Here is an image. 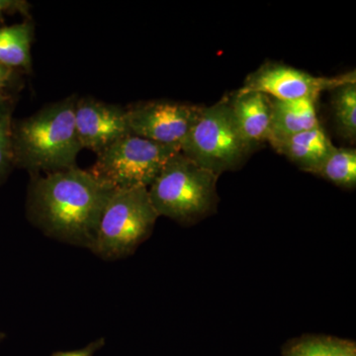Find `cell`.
I'll use <instances>...</instances> for the list:
<instances>
[{
    "instance_id": "obj_18",
    "label": "cell",
    "mask_w": 356,
    "mask_h": 356,
    "mask_svg": "<svg viewBox=\"0 0 356 356\" xmlns=\"http://www.w3.org/2000/svg\"><path fill=\"white\" fill-rule=\"evenodd\" d=\"M104 344V339H96V341L88 344L86 348H81V350L58 351V353H54L51 356H93L95 355V353H97L100 348H103Z\"/></svg>"
},
{
    "instance_id": "obj_21",
    "label": "cell",
    "mask_w": 356,
    "mask_h": 356,
    "mask_svg": "<svg viewBox=\"0 0 356 356\" xmlns=\"http://www.w3.org/2000/svg\"><path fill=\"white\" fill-rule=\"evenodd\" d=\"M4 86H6V84L0 83V102H6V97H4V95H3Z\"/></svg>"
},
{
    "instance_id": "obj_20",
    "label": "cell",
    "mask_w": 356,
    "mask_h": 356,
    "mask_svg": "<svg viewBox=\"0 0 356 356\" xmlns=\"http://www.w3.org/2000/svg\"><path fill=\"white\" fill-rule=\"evenodd\" d=\"M13 76V70L0 65V83L6 84Z\"/></svg>"
},
{
    "instance_id": "obj_12",
    "label": "cell",
    "mask_w": 356,
    "mask_h": 356,
    "mask_svg": "<svg viewBox=\"0 0 356 356\" xmlns=\"http://www.w3.org/2000/svg\"><path fill=\"white\" fill-rule=\"evenodd\" d=\"M320 125L315 100L308 98L277 100L273 98L268 143L284 139Z\"/></svg>"
},
{
    "instance_id": "obj_8",
    "label": "cell",
    "mask_w": 356,
    "mask_h": 356,
    "mask_svg": "<svg viewBox=\"0 0 356 356\" xmlns=\"http://www.w3.org/2000/svg\"><path fill=\"white\" fill-rule=\"evenodd\" d=\"M200 106L168 102L145 103L127 109L131 135L180 147L197 119Z\"/></svg>"
},
{
    "instance_id": "obj_19",
    "label": "cell",
    "mask_w": 356,
    "mask_h": 356,
    "mask_svg": "<svg viewBox=\"0 0 356 356\" xmlns=\"http://www.w3.org/2000/svg\"><path fill=\"white\" fill-rule=\"evenodd\" d=\"M27 3L18 0H0V17L2 14L13 13V11L25 10Z\"/></svg>"
},
{
    "instance_id": "obj_5",
    "label": "cell",
    "mask_w": 356,
    "mask_h": 356,
    "mask_svg": "<svg viewBox=\"0 0 356 356\" xmlns=\"http://www.w3.org/2000/svg\"><path fill=\"white\" fill-rule=\"evenodd\" d=\"M180 152L218 177L242 165L250 151L236 127L229 98L201 107Z\"/></svg>"
},
{
    "instance_id": "obj_1",
    "label": "cell",
    "mask_w": 356,
    "mask_h": 356,
    "mask_svg": "<svg viewBox=\"0 0 356 356\" xmlns=\"http://www.w3.org/2000/svg\"><path fill=\"white\" fill-rule=\"evenodd\" d=\"M114 191L76 166L33 177L28 188L27 217L54 240L90 250Z\"/></svg>"
},
{
    "instance_id": "obj_2",
    "label": "cell",
    "mask_w": 356,
    "mask_h": 356,
    "mask_svg": "<svg viewBox=\"0 0 356 356\" xmlns=\"http://www.w3.org/2000/svg\"><path fill=\"white\" fill-rule=\"evenodd\" d=\"M76 96L54 103L13 126L14 165L31 173L74 168L83 149L77 139Z\"/></svg>"
},
{
    "instance_id": "obj_15",
    "label": "cell",
    "mask_w": 356,
    "mask_h": 356,
    "mask_svg": "<svg viewBox=\"0 0 356 356\" xmlns=\"http://www.w3.org/2000/svg\"><path fill=\"white\" fill-rule=\"evenodd\" d=\"M332 106L337 129L344 139L356 138V81L332 89Z\"/></svg>"
},
{
    "instance_id": "obj_3",
    "label": "cell",
    "mask_w": 356,
    "mask_h": 356,
    "mask_svg": "<svg viewBox=\"0 0 356 356\" xmlns=\"http://www.w3.org/2000/svg\"><path fill=\"white\" fill-rule=\"evenodd\" d=\"M218 177L178 152L168 159L147 191L159 217L188 224L215 210Z\"/></svg>"
},
{
    "instance_id": "obj_22",
    "label": "cell",
    "mask_w": 356,
    "mask_h": 356,
    "mask_svg": "<svg viewBox=\"0 0 356 356\" xmlns=\"http://www.w3.org/2000/svg\"><path fill=\"white\" fill-rule=\"evenodd\" d=\"M6 334L4 332H0V343H1L2 341H3L4 339H6Z\"/></svg>"
},
{
    "instance_id": "obj_16",
    "label": "cell",
    "mask_w": 356,
    "mask_h": 356,
    "mask_svg": "<svg viewBox=\"0 0 356 356\" xmlns=\"http://www.w3.org/2000/svg\"><path fill=\"white\" fill-rule=\"evenodd\" d=\"M337 186L355 188L356 185L355 149H336L325 159L318 175Z\"/></svg>"
},
{
    "instance_id": "obj_4",
    "label": "cell",
    "mask_w": 356,
    "mask_h": 356,
    "mask_svg": "<svg viewBox=\"0 0 356 356\" xmlns=\"http://www.w3.org/2000/svg\"><path fill=\"white\" fill-rule=\"evenodd\" d=\"M159 217L147 188L115 189L89 250L105 261L127 257L151 236Z\"/></svg>"
},
{
    "instance_id": "obj_17",
    "label": "cell",
    "mask_w": 356,
    "mask_h": 356,
    "mask_svg": "<svg viewBox=\"0 0 356 356\" xmlns=\"http://www.w3.org/2000/svg\"><path fill=\"white\" fill-rule=\"evenodd\" d=\"M13 120L6 102H0V184L6 181L13 163Z\"/></svg>"
},
{
    "instance_id": "obj_7",
    "label": "cell",
    "mask_w": 356,
    "mask_h": 356,
    "mask_svg": "<svg viewBox=\"0 0 356 356\" xmlns=\"http://www.w3.org/2000/svg\"><path fill=\"white\" fill-rule=\"evenodd\" d=\"M355 81V72L336 77H318L289 65L269 64L250 74L238 91H257L277 100L308 98L317 102L324 91Z\"/></svg>"
},
{
    "instance_id": "obj_10",
    "label": "cell",
    "mask_w": 356,
    "mask_h": 356,
    "mask_svg": "<svg viewBox=\"0 0 356 356\" xmlns=\"http://www.w3.org/2000/svg\"><path fill=\"white\" fill-rule=\"evenodd\" d=\"M229 103L236 127L250 151L268 142L273 98L257 91H238L229 98Z\"/></svg>"
},
{
    "instance_id": "obj_9",
    "label": "cell",
    "mask_w": 356,
    "mask_h": 356,
    "mask_svg": "<svg viewBox=\"0 0 356 356\" xmlns=\"http://www.w3.org/2000/svg\"><path fill=\"white\" fill-rule=\"evenodd\" d=\"M74 123L81 147L96 154L130 134L127 109L92 98L76 100Z\"/></svg>"
},
{
    "instance_id": "obj_11",
    "label": "cell",
    "mask_w": 356,
    "mask_h": 356,
    "mask_svg": "<svg viewBox=\"0 0 356 356\" xmlns=\"http://www.w3.org/2000/svg\"><path fill=\"white\" fill-rule=\"evenodd\" d=\"M269 144L300 170L314 175H318L325 159L336 149L321 125Z\"/></svg>"
},
{
    "instance_id": "obj_14",
    "label": "cell",
    "mask_w": 356,
    "mask_h": 356,
    "mask_svg": "<svg viewBox=\"0 0 356 356\" xmlns=\"http://www.w3.org/2000/svg\"><path fill=\"white\" fill-rule=\"evenodd\" d=\"M285 356H356L355 343L331 337H306L288 348Z\"/></svg>"
},
{
    "instance_id": "obj_6",
    "label": "cell",
    "mask_w": 356,
    "mask_h": 356,
    "mask_svg": "<svg viewBox=\"0 0 356 356\" xmlns=\"http://www.w3.org/2000/svg\"><path fill=\"white\" fill-rule=\"evenodd\" d=\"M180 147L129 135L97 154L89 172L114 189L149 188Z\"/></svg>"
},
{
    "instance_id": "obj_13",
    "label": "cell",
    "mask_w": 356,
    "mask_h": 356,
    "mask_svg": "<svg viewBox=\"0 0 356 356\" xmlns=\"http://www.w3.org/2000/svg\"><path fill=\"white\" fill-rule=\"evenodd\" d=\"M32 26L21 23L0 28V65L9 67H30Z\"/></svg>"
}]
</instances>
